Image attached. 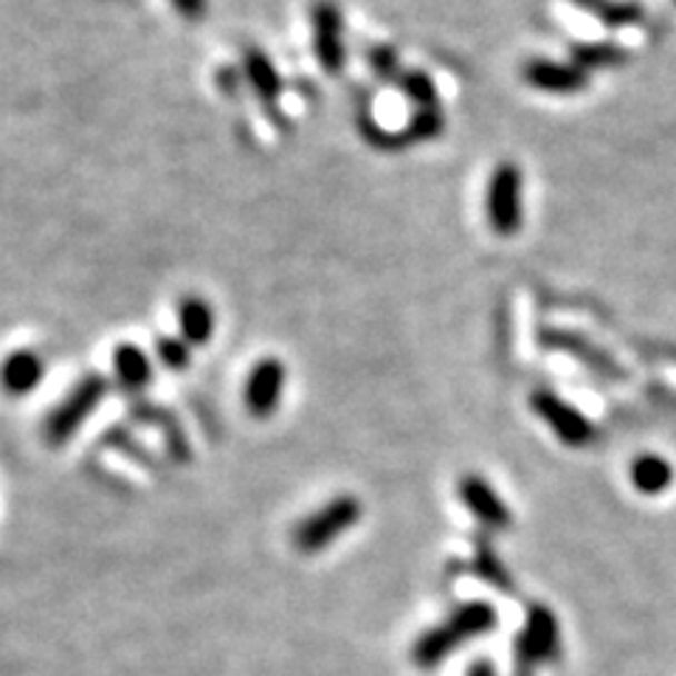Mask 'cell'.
Segmentation results:
<instances>
[{
  "label": "cell",
  "mask_w": 676,
  "mask_h": 676,
  "mask_svg": "<svg viewBox=\"0 0 676 676\" xmlns=\"http://www.w3.org/2000/svg\"><path fill=\"white\" fill-rule=\"evenodd\" d=\"M496 626H499V615H496V609L488 600H465L446 620L426 628L417 637L415 646H411V659H415L417 668L431 670L440 663H446L465 643L479 640V637L494 632Z\"/></svg>",
  "instance_id": "obj_1"
},
{
  "label": "cell",
  "mask_w": 676,
  "mask_h": 676,
  "mask_svg": "<svg viewBox=\"0 0 676 676\" xmlns=\"http://www.w3.org/2000/svg\"><path fill=\"white\" fill-rule=\"evenodd\" d=\"M561 626L553 609L544 604L527 606L525 628L514 640V670L516 676H533L538 665H553L561 657Z\"/></svg>",
  "instance_id": "obj_2"
},
{
  "label": "cell",
  "mask_w": 676,
  "mask_h": 676,
  "mask_svg": "<svg viewBox=\"0 0 676 676\" xmlns=\"http://www.w3.org/2000/svg\"><path fill=\"white\" fill-rule=\"evenodd\" d=\"M485 218L494 235L514 237L525 223V176L514 161L494 167L485 189Z\"/></svg>",
  "instance_id": "obj_3"
},
{
  "label": "cell",
  "mask_w": 676,
  "mask_h": 676,
  "mask_svg": "<svg viewBox=\"0 0 676 676\" xmlns=\"http://www.w3.org/2000/svg\"><path fill=\"white\" fill-rule=\"evenodd\" d=\"M361 514L364 505L356 496H336V499H330L325 507L308 514L294 527V547L299 549V553H308V556L321 553V549L330 547L338 536H345L350 527H356Z\"/></svg>",
  "instance_id": "obj_4"
},
{
  "label": "cell",
  "mask_w": 676,
  "mask_h": 676,
  "mask_svg": "<svg viewBox=\"0 0 676 676\" xmlns=\"http://www.w3.org/2000/svg\"><path fill=\"white\" fill-rule=\"evenodd\" d=\"M105 392H108V378L105 375H84L77 387L68 392V398L51 411L49 420H46V429H42L46 440L51 446H62V443L71 440L79 431V426L102 404Z\"/></svg>",
  "instance_id": "obj_5"
},
{
  "label": "cell",
  "mask_w": 676,
  "mask_h": 676,
  "mask_svg": "<svg viewBox=\"0 0 676 676\" xmlns=\"http://www.w3.org/2000/svg\"><path fill=\"white\" fill-rule=\"evenodd\" d=\"M530 409L547 422L553 435H556L564 446L584 448L598 440V426H595L584 411L575 409L569 400L558 398V395L549 392V389H536V392L530 395Z\"/></svg>",
  "instance_id": "obj_6"
},
{
  "label": "cell",
  "mask_w": 676,
  "mask_h": 676,
  "mask_svg": "<svg viewBox=\"0 0 676 676\" xmlns=\"http://www.w3.org/2000/svg\"><path fill=\"white\" fill-rule=\"evenodd\" d=\"M310 23H314V51L319 57L321 68L327 73H341L347 62L345 51V18L341 9L332 0H316L310 9Z\"/></svg>",
  "instance_id": "obj_7"
},
{
  "label": "cell",
  "mask_w": 676,
  "mask_h": 676,
  "mask_svg": "<svg viewBox=\"0 0 676 676\" xmlns=\"http://www.w3.org/2000/svg\"><path fill=\"white\" fill-rule=\"evenodd\" d=\"M521 77L536 91L556 93V97H575V93H580L589 84V73L580 71L575 62H556L544 60V57L525 62Z\"/></svg>",
  "instance_id": "obj_8"
},
{
  "label": "cell",
  "mask_w": 676,
  "mask_h": 676,
  "mask_svg": "<svg viewBox=\"0 0 676 676\" xmlns=\"http://www.w3.org/2000/svg\"><path fill=\"white\" fill-rule=\"evenodd\" d=\"M285 392V367L279 358H262L248 372L246 380V409L254 417H271L279 409V400Z\"/></svg>",
  "instance_id": "obj_9"
},
{
  "label": "cell",
  "mask_w": 676,
  "mask_h": 676,
  "mask_svg": "<svg viewBox=\"0 0 676 676\" xmlns=\"http://www.w3.org/2000/svg\"><path fill=\"white\" fill-rule=\"evenodd\" d=\"M459 499L463 505L483 521L488 530H507L514 525V516H510V507L501 501V496L496 494L494 488L488 485V479H483L479 474H465L459 479Z\"/></svg>",
  "instance_id": "obj_10"
},
{
  "label": "cell",
  "mask_w": 676,
  "mask_h": 676,
  "mask_svg": "<svg viewBox=\"0 0 676 676\" xmlns=\"http://www.w3.org/2000/svg\"><path fill=\"white\" fill-rule=\"evenodd\" d=\"M42 375H46V364L34 350H14L0 364V387L12 398H23L40 387Z\"/></svg>",
  "instance_id": "obj_11"
},
{
  "label": "cell",
  "mask_w": 676,
  "mask_h": 676,
  "mask_svg": "<svg viewBox=\"0 0 676 676\" xmlns=\"http://www.w3.org/2000/svg\"><path fill=\"white\" fill-rule=\"evenodd\" d=\"M242 68H246V79L251 82L254 93L260 97V102L266 108H274L282 93V79H279V71L274 68L271 57L260 49H246L242 54Z\"/></svg>",
  "instance_id": "obj_12"
},
{
  "label": "cell",
  "mask_w": 676,
  "mask_h": 676,
  "mask_svg": "<svg viewBox=\"0 0 676 676\" xmlns=\"http://www.w3.org/2000/svg\"><path fill=\"white\" fill-rule=\"evenodd\" d=\"M178 325H181V338L189 347L209 345L211 332H215V310L200 296H187L178 305Z\"/></svg>",
  "instance_id": "obj_13"
},
{
  "label": "cell",
  "mask_w": 676,
  "mask_h": 676,
  "mask_svg": "<svg viewBox=\"0 0 676 676\" xmlns=\"http://www.w3.org/2000/svg\"><path fill=\"white\" fill-rule=\"evenodd\" d=\"M632 485L646 496H659L674 485V468L659 454H640L628 468Z\"/></svg>",
  "instance_id": "obj_14"
},
{
  "label": "cell",
  "mask_w": 676,
  "mask_h": 676,
  "mask_svg": "<svg viewBox=\"0 0 676 676\" xmlns=\"http://www.w3.org/2000/svg\"><path fill=\"white\" fill-rule=\"evenodd\" d=\"M474 575L479 580H485L488 586H494L496 592H505L510 595L514 592V575L507 573V567L501 564L499 553L490 544L488 533H477V541H474V564H471Z\"/></svg>",
  "instance_id": "obj_15"
},
{
  "label": "cell",
  "mask_w": 676,
  "mask_h": 676,
  "mask_svg": "<svg viewBox=\"0 0 676 676\" xmlns=\"http://www.w3.org/2000/svg\"><path fill=\"white\" fill-rule=\"evenodd\" d=\"M113 367H116V378H119L121 387H127V389L147 387L152 378L150 358H147V352L136 345L116 347Z\"/></svg>",
  "instance_id": "obj_16"
},
{
  "label": "cell",
  "mask_w": 676,
  "mask_h": 676,
  "mask_svg": "<svg viewBox=\"0 0 676 676\" xmlns=\"http://www.w3.org/2000/svg\"><path fill=\"white\" fill-rule=\"evenodd\" d=\"M628 60L626 51L615 42H575L573 62L580 71H604V68H617Z\"/></svg>",
  "instance_id": "obj_17"
},
{
  "label": "cell",
  "mask_w": 676,
  "mask_h": 676,
  "mask_svg": "<svg viewBox=\"0 0 676 676\" xmlns=\"http://www.w3.org/2000/svg\"><path fill=\"white\" fill-rule=\"evenodd\" d=\"M573 3L586 9L589 14H595L598 20H604L612 29L634 26L643 18V9L637 7V3H628V0H573Z\"/></svg>",
  "instance_id": "obj_18"
},
{
  "label": "cell",
  "mask_w": 676,
  "mask_h": 676,
  "mask_svg": "<svg viewBox=\"0 0 676 676\" xmlns=\"http://www.w3.org/2000/svg\"><path fill=\"white\" fill-rule=\"evenodd\" d=\"M547 345H558L564 347V350L575 352L578 358H584V364H589L592 369H598V372L604 375H620L617 372V367L612 364V358H606L604 352L592 350L589 345H580V341H575V336H567V332H547Z\"/></svg>",
  "instance_id": "obj_19"
},
{
  "label": "cell",
  "mask_w": 676,
  "mask_h": 676,
  "mask_svg": "<svg viewBox=\"0 0 676 676\" xmlns=\"http://www.w3.org/2000/svg\"><path fill=\"white\" fill-rule=\"evenodd\" d=\"M400 88H404L406 97L417 105V110L437 108V91L429 73L406 71L404 77H400Z\"/></svg>",
  "instance_id": "obj_20"
},
{
  "label": "cell",
  "mask_w": 676,
  "mask_h": 676,
  "mask_svg": "<svg viewBox=\"0 0 676 676\" xmlns=\"http://www.w3.org/2000/svg\"><path fill=\"white\" fill-rule=\"evenodd\" d=\"M443 127H446V121H443L440 108H426L411 116L409 127H406L404 133L406 139H409V145H415V141L437 139V136L443 133Z\"/></svg>",
  "instance_id": "obj_21"
},
{
  "label": "cell",
  "mask_w": 676,
  "mask_h": 676,
  "mask_svg": "<svg viewBox=\"0 0 676 676\" xmlns=\"http://www.w3.org/2000/svg\"><path fill=\"white\" fill-rule=\"evenodd\" d=\"M156 350H158V361H161L167 369H176V372L187 369L189 361H192V350H189L187 341L178 336H161L158 338Z\"/></svg>",
  "instance_id": "obj_22"
},
{
  "label": "cell",
  "mask_w": 676,
  "mask_h": 676,
  "mask_svg": "<svg viewBox=\"0 0 676 676\" xmlns=\"http://www.w3.org/2000/svg\"><path fill=\"white\" fill-rule=\"evenodd\" d=\"M369 66H372L375 77L384 79V82H392L400 73L398 51L389 49V46H375V49L369 51Z\"/></svg>",
  "instance_id": "obj_23"
},
{
  "label": "cell",
  "mask_w": 676,
  "mask_h": 676,
  "mask_svg": "<svg viewBox=\"0 0 676 676\" xmlns=\"http://www.w3.org/2000/svg\"><path fill=\"white\" fill-rule=\"evenodd\" d=\"M169 3L187 20H200L206 14V0H169Z\"/></svg>",
  "instance_id": "obj_24"
},
{
  "label": "cell",
  "mask_w": 676,
  "mask_h": 676,
  "mask_svg": "<svg viewBox=\"0 0 676 676\" xmlns=\"http://www.w3.org/2000/svg\"><path fill=\"white\" fill-rule=\"evenodd\" d=\"M468 676H496V670L488 659H474V663L468 665Z\"/></svg>",
  "instance_id": "obj_25"
}]
</instances>
